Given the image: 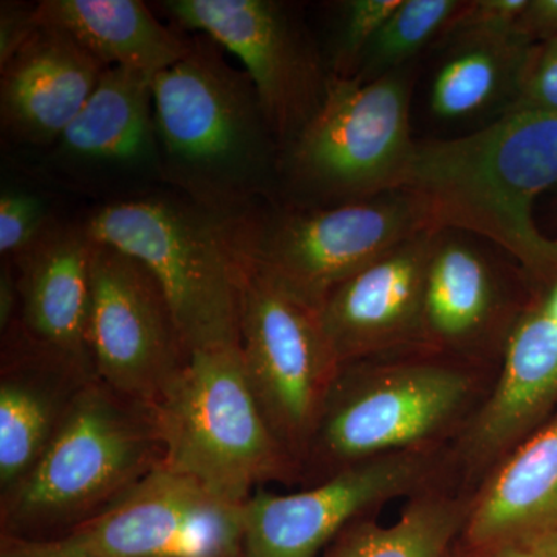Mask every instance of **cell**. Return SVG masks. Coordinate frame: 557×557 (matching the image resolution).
<instances>
[{"mask_svg": "<svg viewBox=\"0 0 557 557\" xmlns=\"http://www.w3.org/2000/svg\"><path fill=\"white\" fill-rule=\"evenodd\" d=\"M222 47L196 35L188 53L152 81L166 188L236 218L276 201L282 152L255 84Z\"/></svg>", "mask_w": 557, "mask_h": 557, "instance_id": "6da1fadb", "label": "cell"}, {"mask_svg": "<svg viewBox=\"0 0 557 557\" xmlns=\"http://www.w3.org/2000/svg\"><path fill=\"white\" fill-rule=\"evenodd\" d=\"M497 369L491 359L431 347L341 364L298 483L318 485L370 458L453 446Z\"/></svg>", "mask_w": 557, "mask_h": 557, "instance_id": "7a4b0ae2", "label": "cell"}, {"mask_svg": "<svg viewBox=\"0 0 557 557\" xmlns=\"http://www.w3.org/2000/svg\"><path fill=\"white\" fill-rule=\"evenodd\" d=\"M557 185V113L508 110L467 137L418 143L401 189L437 231H471L507 249L528 276L557 278V239L534 222V201Z\"/></svg>", "mask_w": 557, "mask_h": 557, "instance_id": "3957f363", "label": "cell"}, {"mask_svg": "<svg viewBox=\"0 0 557 557\" xmlns=\"http://www.w3.org/2000/svg\"><path fill=\"white\" fill-rule=\"evenodd\" d=\"M161 463L152 408L91 380L35 467L0 493L2 536L32 542L64 536Z\"/></svg>", "mask_w": 557, "mask_h": 557, "instance_id": "277c9868", "label": "cell"}, {"mask_svg": "<svg viewBox=\"0 0 557 557\" xmlns=\"http://www.w3.org/2000/svg\"><path fill=\"white\" fill-rule=\"evenodd\" d=\"M83 220L95 240L137 259L160 282L190 351L239 344L248 267L233 218L157 188L104 201Z\"/></svg>", "mask_w": 557, "mask_h": 557, "instance_id": "5b68a950", "label": "cell"}, {"mask_svg": "<svg viewBox=\"0 0 557 557\" xmlns=\"http://www.w3.org/2000/svg\"><path fill=\"white\" fill-rule=\"evenodd\" d=\"M164 467L233 502L267 483H298L249 386L239 344L197 348L152 406Z\"/></svg>", "mask_w": 557, "mask_h": 557, "instance_id": "8992f818", "label": "cell"}, {"mask_svg": "<svg viewBox=\"0 0 557 557\" xmlns=\"http://www.w3.org/2000/svg\"><path fill=\"white\" fill-rule=\"evenodd\" d=\"M233 230L249 267L321 310L347 278L434 226L421 201L398 189L333 207L267 201L233 218Z\"/></svg>", "mask_w": 557, "mask_h": 557, "instance_id": "52a82bcc", "label": "cell"}, {"mask_svg": "<svg viewBox=\"0 0 557 557\" xmlns=\"http://www.w3.org/2000/svg\"><path fill=\"white\" fill-rule=\"evenodd\" d=\"M410 91L405 69L372 81L330 73L321 108L282 159L293 203L333 207L401 189L418 146Z\"/></svg>", "mask_w": 557, "mask_h": 557, "instance_id": "ba28073f", "label": "cell"}, {"mask_svg": "<svg viewBox=\"0 0 557 557\" xmlns=\"http://www.w3.org/2000/svg\"><path fill=\"white\" fill-rule=\"evenodd\" d=\"M247 267L239 325L245 372L299 472L341 362L319 310Z\"/></svg>", "mask_w": 557, "mask_h": 557, "instance_id": "9c48e42d", "label": "cell"}, {"mask_svg": "<svg viewBox=\"0 0 557 557\" xmlns=\"http://www.w3.org/2000/svg\"><path fill=\"white\" fill-rule=\"evenodd\" d=\"M450 475L446 446L370 458L298 493L259 487L244 504L242 557H319L351 523Z\"/></svg>", "mask_w": 557, "mask_h": 557, "instance_id": "30bf717a", "label": "cell"}, {"mask_svg": "<svg viewBox=\"0 0 557 557\" xmlns=\"http://www.w3.org/2000/svg\"><path fill=\"white\" fill-rule=\"evenodd\" d=\"M244 504L161 463L100 515L40 544L73 557H242Z\"/></svg>", "mask_w": 557, "mask_h": 557, "instance_id": "8fae6325", "label": "cell"}, {"mask_svg": "<svg viewBox=\"0 0 557 557\" xmlns=\"http://www.w3.org/2000/svg\"><path fill=\"white\" fill-rule=\"evenodd\" d=\"M90 278V346L98 380L152 408L193 354L170 299L141 262L97 240Z\"/></svg>", "mask_w": 557, "mask_h": 557, "instance_id": "7c38bea8", "label": "cell"}, {"mask_svg": "<svg viewBox=\"0 0 557 557\" xmlns=\"http://www.w3.org/2000/svg\"><path fill=\"white\" fill-rule=\"evenodd\" d=\"M159 5L175 28L208 36L242 62L285 153L321 108L330 75L288 7L273 0H164Z\"/></svg>", "mask_w": 557, "mask_h": 557, "instance_id": "4fadbf2b", "label": "cell"}, {"mask_svg": "<svg viewBox=\"0 0 557 557\" xmlns=\"http://www.w3.org/2000/svg\"><path fill=\"white\" fill-rule=\"evenodd\" d=\"M152 81L134 70H106L89 101L50 149L51 171L73 188L112 193L110 200L159 188L163 172Z\"/></svg>", "mask_w": 557, "mask_h": 557, "instance_id": "5bb4252c", "label": "cell"}, {"mask_svg": "<svg viewBox=\"0 0 557 557\" xmlns=\"http://www.w3.org/2000/svg\"><path fill=\"white\" fill-rule=\"evenodd\" d=\"M557 409V321L544 298L512 322L490 394L450 446L457 482L474 493L507 457Z\"/></svg>", "mask_w": 557, "mask_h": 557, "instance_id": "9a60e30c", "label": "cell"}, {"mask_svg": "<svg viewBox=\"0 0 557 557\" xmlns=\"http://www.w3.org/2000/svg\"><path fill=\"white\" fill-rule=\"evenodd\" d=\"M442 231L388 249L322 304V324L341 364L424 346V287Z\"/></svg>", "mask_w": 557, "mask_h": 557, "instance_id": "2e32d148", "label": "cell"}, {"mask_svg": "<svg viewBox=\"0 0 557 557\" xmlns=\"http://www.w3.org/2000/svg\"><path fill=\"white\" fill-rule=\"evenodd\" d=\"M94 247L84 220L54 218L10 259L20 289L14 324L33 343L97 376L90 346Z\"/></svg>", "mask_w": 557, "mask_h": 557, "instance_id": "e0dca14e", "label": "cell"}, {"mask_svg": "<svg viewBox=\"0 0 557 557\" xmlns=\"http://www.w3.org/2000/svg\"><path fill=\"white\" fill-rule=\"evenodd\" d=\"M0 493L42 456L94 373L33 343L14 322L2 332Z\"/></svg>", "mask_w": 557, "mask_h": 557, "instance_id": "ac0fdd59", "label": "cell"}, {"mask_svg": "<svg viewBox=\"0 0 557 557\" xmlns=\"http://www.w3.org/2000/svg\"><path fill=\"white\" fill-rule=\"evenodd\" d=\"M106 70L67 33L39 24L0 69L3 134L32 148H53L89 101Z\"/></svg>", "mask_w": 557, "mask_h": 557, "instance_id": "d6986e66", "label": "cell"}, {"mask_svg": "<svg viewBox=\"0 0 557 557\" xmlns=\"http://www.w3.org/2000/svg\"><path fill=\"white\" fill-rule=\"evenodd\" d=\"M557 531V409L491 469L472 493L465 552L527 544Z\"/></svg>", "mask_w": 557, "mask_h": 557, "instance_id": "ffe728a7", "label": "cell"}, {"mask_svg": "<svg viewBox=\"0 0 557 557\" xmlns=\"http://www.w3.org/2000/svg\"><path fill=\"white\" fill-rule=\"evenodd\" d=\"M443 233V231H442ZM440 233L424 287V346L491 359L512 322L500 281L491 263L465 242Z\"/></svg>", "mask_w": 557, "mask_h": 557, "instance_id": "44dd1931", "label": "cell"}, {"mask_svg": "<svg viewBox=\"0 0 557 557\" xmlns=\"http://www.w3.org/2000/svg\"><path fill=\"white\" fill-rule=\"evenodd\" d=\"M38 21L67 33L104 67L152 78L183 60L193 44L139 0H42Z\"/></svg>", "mask_w": 557, "mask_h": 557, "instance_id": "7402d4cb", "label": "cell"}, {"mask_svg": "<svg viewBox=\"0 0 557 557\" xmlns=\"http://www.w3.org/2000/svg\"><path fill=\"white\" fill-rule=\"evenodd\" d=\"M472 491L453 478L408 498L395 522L357 520L321 557H450L467 522Z\"/></svg>", "mask_w": 557, "mask_h": 557, "instance_id": "603a6c76", "label": "cell"}, {"mask_svg": "<svg viewBox=\"0 0 557 557\" xmlns=\"http://www.w3.org/2000/svg\"><path fill=\"white\" fill-rule=\"evenodd\" d=\"M454 44V53L432 83V112L438 119L461 120L478 115L505 95L511 104L534 44L522 38Z\"/></svg>", "mask_w": 557, "mask_h": 557, "instance_id": "cb8c5ba5", "label": "cell"}, {"mask_svg": "<svg viewBox=\"0 0 557 557\" xmlns=\"http://www.w3.org/2000/svg\"><path fill=\"white\" fill-rule=\"evenodd\" d=\"M461 3L458 0H401L370 44L354 78L372 81L405 69L406 62L432 39L448 32Z\"/></svg>", "mask_w": 557, "mask_h": 557, "instance_id": "d4e9b609", "label": "cell"}, {"mask_svg": "<svg viewBox=\"0 0 557 557\" xmlns=\"http://www.w3.org/2000/svg\"><path fill=\"white\" fill-rule=\"evenodd\" d=\"M399 3L401 0H350L343 3V16L336 33L333 75L343 78L357 75L370 44Z\"/></svg>", "mask_w": 557, "mask_h": 557, "instance_id": "484cf974", "label": "cell"}, {"mask_svg": "<svg viewBox=\"0 0 557 557\" xmlns=\"http://www.w3.org/2000/svg\"><path fill=\"white\" fill-rule=\"evenodd\" d=\"M527 7L528 0L463 2L450 21L446 35L454 42L522 38L519 24Z\"/></svg>", "mask_w": 557, "mask_h": 557, "instance_id": "4316f807", "label": "cell"}, {"mask_svg": "<svg viewBox=\"0 0 557 557\" xmlns=\"http://www.w3.org/2000/svg\"><path fill=\"white\" fill-rule=\"evenodd\" d=\"M49 205L33 190L7 186L0 193V252L11 258L27 248L53 220Z\"/></svg>", "mask_w": 557, "mask_h": 557, "instance_id": "83f0119b", "label": "cell"}, {"mask_svg": "<svg viewBox=\"0 0 557 557\" xmlns=\"http://www.w3.org/2000/svg\"><path fill=\"white\" fill-rule=\"evenodd\" d=\"M523 109L557 113V38L534 44L528 53L515 100L504 112Z\"/></svg>", "mask_w": 557, "mask_h": 557, "instance_id": "f1b7e54d", "label": "cell"}, {"mask_svg": "<svg viewBox=\"0 0 557 557\" xmlns=\"http://www.w3.org/2000/svg\"><path fill=\"white\" fill-rule=\"evenodd\" d=\"M38 27V3H0V69L9 64Z\"/></svg>", "mask_w": 557, "mask_h": 557, "instance_id": "f546056e", "label": "cell"}, {"mask_svg": "<svg viewBox=\"0 0 557 557\" xmlns=\"http://www.w3.org/2000/svg\"><path fill=\"white\" fill-rule=\"evenodd\" d=\"M528 42L541 44L557 38V0H528L519 24Z\"/></svg>", "mask_w": 557, "mask_h": 557, "instance_id": "4dcf8cb0", "label": "cell"}, {"mask_svg": "<svg viewBox=\"0 0 557 557\" xmlns=\"http://www.w3.org/2000/svg\"><path fill=\"white\" fill-rule=\"evenodd\" d=\"M20 309V289L16 271L10 258H2L0 267V332L10 327Z\"/></svg>", "mask_w": 557, "mask_h": 557, "instance_id": "1f68e13d", "label": "cell"}, {"mask_svg": "<svg viewBox=\"0 0 557 557\" xmlns=\"http://www.w3.org/2000/svg\"><path fill=\"white\" fill-rule=\"evenodd\" d=\"M0 557H73L53 552L40 542L22 541V539L2 536Z\"/></svg>", "mask_w": 557, "mask_h": 557, "instance_id": "d6a6232c", "label": "cell"}, {"mask_svg": "<svg viewBox=\"0 0 557 557\" xmlns=\"http://www.w3.org/2000/svg\"><path fill=\"white\" fill-rule=\"evenodd\" d=\"M465 557H533L525 545L508 544L497 547L468 549Z\"/></svg>", "mask_w": 557, "mask_h": 557, "instance_id": "836d02e7", "label": "cell"}, {"mask_svg": "<svg viewBox=\"0 0 557 557\" xmlns=\"http://www.w3.org/2000/svg\"><path fill=\"white\" fill-rule=\"evenodd\" d=\"M525 545L533 557H557V531L531 539Z\"/></svg>", "mask_w": 557, "mask_h": 557, "instance_id": "e575fe53", "label": "cell"}, {"mask_svg": "<svg viewBox=\"0 0 557 557\" xmlns=\"http://www.w3.org/2000/svg\"><path fill=\"white\" fill-rule=\"evenodd\" d=\"M544 302L549 313H552V317L557 321V278L553 282L552 288H549L547 295L544 296Z\"/></svg>", "mask_w": 557, "mask_h": 557, "instance_id": "d590c367", "label": "cell"}]
</instances>
